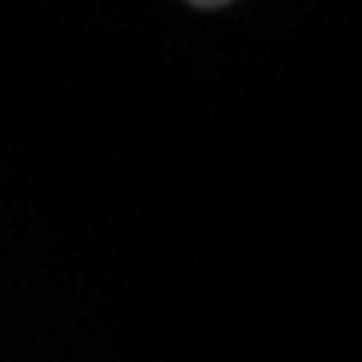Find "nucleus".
I'll use <instances>...</instances> for the list:
<instances>
[{"mask_svg": "<svg viewBox=\"0 0 362 362\" xmlns=\"http://www.w3.org/2000/svg\"><path fill=\"white\" fill-rule=\"evenodd\" d=\"M194 4H202V8H214V4H226V0H194Z\"/></svg>", "mask_w": 362, "mask_h": 362, "instance_id": "1", "label": "nucleus"}]
</instances>
